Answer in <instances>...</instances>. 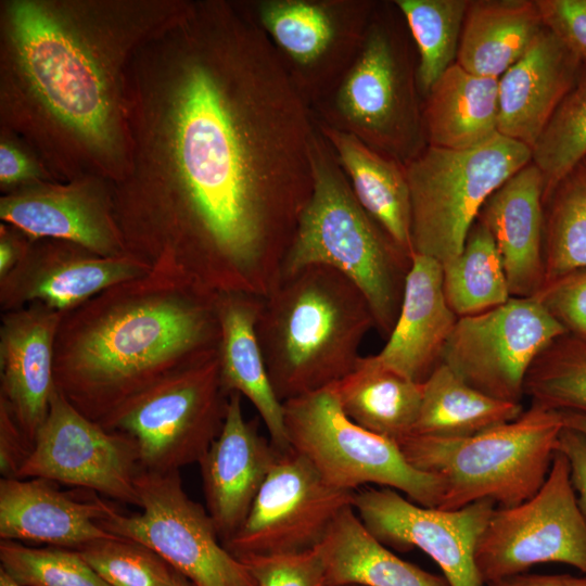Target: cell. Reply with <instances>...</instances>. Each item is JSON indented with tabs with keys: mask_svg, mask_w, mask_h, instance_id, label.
I'll list each match as a JSON object with an SVG mask.
<instances>
[{
	"mask_svg": "<svg viewBox=\"0 0 586 586\" xmlns=\"http://www.w3.org/2000/svg\"><path fill=\"white\" fill-rule=\"evenodd\" d=\"M125 249L215 294L268 296L313 189L315 123L246 1L188 0L127 73Z\"/></svg>",
	"mask_w": 586,
	"mask_h": 586,
	"instance_id": "6da1fadb",
	"label": "cell"
},
{
	"mask_svg": "<svg viewBox=\"0 0 586 586\" xmlns=\"http://www.w3.org/2000/svg\"><path fill=\"white\" fill-rule=\"evenodd\" d=\"M188 0H1L0 129L55 181L129 167L127 73Z\"/></svg>",
	"mask_w": 586,
	"mask_h": 586,
	"instance_id": "7a4b0ae2",
	"label": "cell"
},
{
	"mask_svg": "<svg viewBox=\"0 0 586 586\" xmlns=\"http://www.w3.org/2000/svg\"><path fill=\"white\" fill-rule=\"evenodd\" d=\"M218 295L156 265L65 311L55 388L101 425L155 382L218 353Z\"/></svg>",
	"mask_w": 586,
	"mask_h": 586,
	"instance_id": "3957f363",
	"label": "cell"
},
{
	"mask_svg": "<svg viewBox=\"0 0 586 586\" xmlns=\"http://www.w3.org/2000/svg\"><path fill=\"white\" fill-rule=\"evenodd\" d=\"M372 328L375 322L367 298L340 271L311 265L281 278L263 298L256 323L277 397L284 403L347 377Z\"/></svg>",
	"mask_w": 586,
	"mask_h": 586,
	"instance_id": "277c9868",
	"label": "cell"
},
{
	"mask_svg": "<svg viewBox=\"0 0 586 586\" xmlns=\"http://www.w3.org/2000/svg\"><path fill=\"white\" fill-rule=\"evenodd\" d=\"M310 162L311 193L284 257L281 278L311 265L340 271L362 292L375 329L387 339L400 310L412 257L360 205L316 125Z\"/></svg>",
	"mask_w": 586,
	"mask_h": 586,
	"instance_id": "5b68a950",
	"label": "cell"
},
{
	"mask_svg": "<svg viewBox=\"0 0 586 586\" xmlns=\"http://www.w3.org/2000/svg\"><path fill=\"white\" fill-rule=\"evenodd\" d=\"M410 40L394 1H378L353 64L310 107L317 122L404 165L428 145Z\"/></svg>",
	"mask_w": 586,
	"mask_h": 586,
	"instance_id": "8992f818",
	"label": "cell"
},
{
	"mask_svg": "<svg viewBox=\"0 0 586 586\" xmlns=\"http://www.w3.org/2000/svg\"><path fill=\"white\" fill-rule=\"evenodd\" d=\"M563 428L561 412L531 404L513 421L471 436L409 435L398 446L412 467L441 480L437 508L456 510L484 499L508 508L542 487Z\"/></svg>",
	"mask_w": 586,
	"mask_h": 586,
	"instance_id": "52a82bcc",
	"label": "cell"
},
{
	"mask_svg": "<svg viewBox=\"0 0 586 586\" xmlns=\"http://www.w3.org/2000/svg\"><path fill=\"white\" fill-rule=\"evenodd\" d=\"M531 162L528 146L499 132L467 150L428 144L405 164L413 254L456 258L488 196Z\"/></svg>",
	"mask_w": 586,
	"mask_h": 586,
	"instance_id": "ba28073f",
	"label": "cell"
},
{
	"mask_svg": "<svg viewBox=\"0 0 586 586\" xmlns=\"http://www.w3.org/2000/svg\"><path fill=\"white\" fill-rule=\"evenodd\" d=\"M283 413L291 448L333 487L356 492L373 484L418 505L438 507L441 480L412 467L397 443L353 422L331 386L284 402Z\"/></svg>",
	"mask_w": 586,
	"mask_h": 586,
	"instance_id": "9c48e42d",
	"label": "cell"
},
{
	"mask_svg": "<svg viewBox=\"0 0 586 586\" xmlns=\"http://www.w3.org/2000/svg\"><path fill=\"white\" fill-rule=\"evenodd\" d=\"M228 399L217 353L155 382L101 426L135 441L143 470L180 471L199 463L219 435Z\"/></svg>",
	"mask_w": 586,
	"mask_h": 586,
	"instance_id": "30bf717a",
	"label": "cell"
},
{
	"mask_svg": "<svg viewBox=\"0 0 586 586\" xmlns=\"http://www.w3.org/2000/svg\"><path fill=\"white\" fill-rule=\"evenodd\" d=\"M136 488L140 512L113 511L100 521L105 531L145 545L194 586H257L222 544L207 510L186 493L180 471L142 469Z\"/></svg>",
	"mask_w": 586,
	"mask_h": 586,
	"instance_id": "8fae6325",
	"label": "cell"
},
{
	"mask_svg": "<svg viewBox=\"0 0 586 586\" xmlns=\"http://www.w3.org/2000/svg\"><path fill=\"white\" fill-rule=\"evenodd\" d=\"M373 0H252L249 9L304 102L328 97L356 59Z\"/></svg>",
	"mask_w": 586,
	"mask_h": 586,
	"instance_id": "7c38bea8",
	"label": "cell"
},
{
	"mask_svg": "<svg viewBox=\"0 0 586 586\" xmlns=\"http://www.w3.org/2000/svg\"><path fill=\"white\" fill-rule=\"evenodd\" d=\"M543 563L566 564L586 575V517L560 451L536 494L513 507H496L475 550L484 585Z\"/></svg>",
	"mask_w": 586,
	"mask_h": 586,
	"instance_id": "4fadbf2b",
	"label": "cell"
},
{
	"mask_svg": "<svg viewBox=\"0 0 586 586\" xmlns=\"http://www.w3.org/2000/svg\"><path fill=\"white\" fill-rule=\"evenodd\" d=\"M563 334L564 328L535 297H510L489 310L459 317L442 364L477 391L521 404L532 364Z\"/></svg>",
	"mask_w": 586,
	"mask_h": 586,
	"instance_id": "5bb4252c",
	"label": "cell"
},
{
	"mask_svg": "<svg viewBox=\"0 0 586 586\" xmlns=\"http://www.w3.org/2000/svg\"><path fill=\"white\" fill-rule=\"evenodd\" d=\"M354 493L330 485L303 455L280 451L253 505L224 545L237 558L316 549Z\"/></svg>",
	"mask_w": 586,
	"mask_h": 586,
	"instance_id": "9a60e30c",
	"label": "cell"
},
{
	"mask_svg": "<svg viewBox=\"0 0 586 586\" xmlns=\"http://www.w3.org/2000/svg\"><path fill=\"white\" fill-rule=\"evenodd\" d=\"M142 470L135 441L77 410L56 388L20 479H46L135 505Z\"/></svg>",
	"mask_w": 586,
	"mask_h": 586,
	"instance_id": "2e32d148",
	"label": "cell"
},
{
	"mask_svg": "<svg viewBox=\"0 0 586 586\" xmlns=\"http://www.w3.org/2000/svg\"><path fill=\"white\" fill-rule=\"evenodd\" d=\"M353 508L369 532L386 547L418 548L441 569L449 586H485L475 550L496 505L479 500L456 510L418 505L388 487L365 486Z\"/></svg>",
	"mask_w": 586,
	"mask_h": 586,
	"instance_id": "e0dca14e",
	"label": "cell"
},
{
	"mask_svg": "<svg viewBox=\"0 0 586 586\" xmlns=\"http://www.w3.org/2000/svg\"><path fill=\"white\" fill-rule=\"evenodd\" d=\"M0 219L31 241H66L102 256L127 252L114 215L113 182L102 177L40 181L1 194Z\"/></svg>",
	"mask_w": 586,
	"mask_h": 586,
	"instance_id": "ac0fdd59",
	"label": "cell"
},
{
	"mask_svg": "<svg viewBox=\"0 0 586 586\" xmlns=\"http://www.w3.org/2000/svg\"><path fill=\"white\" fill-rule=\"evenodd\" d=\"M150 270L148 263L128 252L102 256L66 241L35 240L17 266L0 280V304L5 311L41 303L65 313Z\"/></svg>",
	"mask_w": 586,
	"mask_h": 586,
	"instance_id": "d6986e66",
	"label": "cell"
},
{
	"mask_svg": "<svg viewBox=\"0 0 586 586\" xmlns=\"http://www.w3.org/2000/svg\"><path fill=\"white\" fill-rule=\"evenodd\" d=\"M229 395L222 429L199 461L206 510L225 544L240 528L280 451Z\"/></svg>",
	"mask_w": 586,
	"mask_h": 586,
	"instance_id": "ffe728a7",
	"label": "cell"
},
{
	"mask_svg": "<svg viewBox=\"0 0 586 586\" xmlns=\"http://www.w3.org/2000/svg\"><path fill=\"white\" fill-rule=\"evenodd\" d=\"M64 313L33 303L2 315L0 403L34 445L52 394L54 342Z\"/></svg>",
	"mask_w": 586,
	"mask_h": 586,
	"instance_id": "44dd1931",
	"label": "cell"
},
{
	"mask_svg": "<svg viewBox=\"0 0 586 586\" xmlns=\"http://www.w3.org/2000/svg\"><path fill=\"white\" fill-rule=\"evenodd\" d=\"M75 492L46 479L1 477L0 539L79 550L118 537L100 524L116 508L93 492L85 497Z\"/></svg>",
	"mask_w": 586,
	"mask_h": 586,
	"instance_id": "7402d4cb",
	"label": "cell"
},
{
	"mask_svg": "<svg viewBox=\"0 0 586 586\" xmlns=\"http://www.w3.org/2000/svg\"><path fill=\"white\" fill-rule=\"evenodd\" d=\"M583 62L545 27L498 79V132L532 150L573 87Z\"/></svg>",
	"mask_w": 586,
	"mask_h": 586,
	"instance_id": "603a6c76",
	"label": "cell"
},
{
	"mask_svg": "<svg viewBox=\"0 0 586 586\" xmlns=\"http://www.w3.org/2000/svg\"><path fill=\"white\" fill-rule=\"evenodd\" d=\"M457 320L444 294L441 264L413 254L396 323L384 347L369 357L423 383L442 364L444 346Z\"/></svg>",
	"mask_w": 586,
	"mask_h": 586,
	"instance_id": "cb8c5ba5",
	"label": "cell"
},
{
	"mask_svg": "<svg viewBox=\"0 0 586 586\" xmlns=\"http://www.w3.org/2000/svg\"><path fill=\"white\" fill-rule=\"evenodd\" d=\"M544 189L531 162L488 196L476 218L496 243L512 297H534L545 283Z\"/></svg>",
	"mask_w": 586,
	"mask_h": 586,
	"instance_id": "d4e9b609",
	"label": "cell"
},
{
	"mask_svg": "<svg viewBox=\"0 0 586 586\" xmlns=\"http://www.w3.org/2000/svg\"><path fill=\"white\" fill-rule=\"evenodd\" d=\"M263 297L245 293L219 294L218 346L220 382L225 392L246 397L262 418L269 440L278 451L291 448L283 403L270 382L256 332Z\"/></svg>",
	"mask_w": 586,
	"mask_h": 586,
	"instance_id": "484cf974",
	"label": "cell"
},
{
	"mask_svg": "<svg viewBox=\"0 0 586 586\" xmlns=\"http://www.w3.org/2000/svg\"><path fill=\"white\" fill-rule=\"evenodd\" d=\"M314 123L332 148L360 205L412 257L411 200L405 165L351 133L315 118Z\"/></svg>",
	"mask_w": 586,
	"mask_h": 586,
	"instance_id": "4316f807",
	"label": "cell"
},
{
	"mask_svg": "<svg viewBox=\"0 0 586 586\" xmlns=\"http://www.w3.org/2000/svg\"><path fill=\"white\" fill-rule=\"evenodd\" d=\"M316 549L327 586H449L444 576L399 558L379 542L353 506L336 517Z\"/></svg>",
	"mask_w": 586,
	"mask_h": 586,
	"instance_id": "83f0119b",
	"label": "cell"
},
{
	"mask_svg": "<svg viewBox=\"0 0 586 586\" xmlns=\"http://www.w3.org/2000/svg\"><path fill=\"white\" fill-rule=\"evenodd\" d=\"M422 118L429 145L467 150L485 143L498 133V78L454 63L424 97Z\"/></svg>",
	"mask_w": 586,
	"mask_h": 586,
	"instance_id": "f1b7e54d",
	"label": "cell"
},
{
	"mask_svg": "<svg viewBox=\"0 0 586 586\" xmlns=\"http://www.w3.org/2000/svg\"><path fill=\"white\" fill-rule=\"evenodd\" d=\"M544 28L536 0H470L456 63L471 74L499 79Z\"/></svg>",
	"mask_w": 586,
	"mask_h": 586,
	"instance_id": "f546056e",
	"label": "cell"
},
{
	"mask_svg": "<svg viewBox=\"0 0 586 586\" xmlns=\"http://www.w3.org/2000/svg\"><path fill=\"white\" fill-rule=\"evenodd\" d=\"M331 387L344 413L357 425L397 444L412 434L422 383L361 356L355 370Z\"/></svg>",
	"mask_w": 586,
	"mask_h": 586,
	"instance_id": "4dcf8cb0",
	"label": "cell"
},
{
	"mask_svg": "<svg viewBox=\"0 0 586 586\" xmlns=\"http://www.w3.org/2000/svg\"><path fill=\"white\" fill-rule=\"evenodd\" d=\"M522 404L493 398L438 365L422 383V400L411 435L467 437L513 421Z\"/></svg>",
	"mask_w": 586,
	"mask_h": 586,
	"instance_id": "1f68e13d",
	"label": "cell"
},
{
	"mask_svg": "<svg viewBox=\"0 0 586 586\" xmlns=\"http://www.w3.org/2000/svg\"><path fill=\"white\" fill-rule=\"evenodd\" d=\"M442 270L446 301L458 318L489 310L512 297L496 243L479 219L461 253Z\"/></svg>",
	"mask_w": 586,
	"mask_h": 586,
	"instance_id": "d6a6232c",
	"label": "cell"
},
{
	"mask_svg": "<svg viewBox=\"0 0 586 586\" xmlns=\"http://www.w3.org/2000/svg\"><path fill=\"white\" fill-rule=\"evenodd\" d=\"M581 268H586V157L544 198V284Z\"/></svg>",
	"mask_w": 586,
	"mask_h": 586,
	"instance_id": "836d02e7",
	"label": "cell"
},
{
	"mask_svg": "<svg viewBox=\"0 0 586 586\" xmlns=\"http://www.w3.org/2000/svg\"><path fill=\"white\" fill-rule=\"evenodd\" d=\"M470 0H395L417 49V85L424 99L457 60Z\"/></svg>",
	"mask_w": 586,
	"mask_h": 586,
	"instance_id": "e575fe53",
	"label": "cell"
},
{
	"mask_svg": "<svg viewBox=\"0 0 586 586\" xmlns=\"http://www.w3.org/2000/svg\"><path fill=\"white\" fill-rule=\"evenodd\" d=\"M524 395L548 409L586 415V342L568 333L552 341L528 369Z\"/></svg>",
	"mask_w": 586,
	"mask_h": 586,
	"instance_id": "d590c367",
	"label": "cell"
},
{
	"mask_svg": "<svg viewBox=\"0 0 586 586\" xmlns=\"http://www.w3.org/2000/svg\"><path fill=\"white\" fill-rule=\"evenodd\" d=\"M586 157V61L532 149L544 177V198Z\"/></svg>",
	"mask_w": 586,
	"mask_h": 586,
	"instance_id": "8d00e7d4",
	"label": "cell"
},
{
	"mask_svg": "<svg viewBox=\"0 0 586 586\" xmlns=\"http://www.w3.org/2000/svg\"><path fill=\"white\" fill-rule=\"evenodd\" d=\"M0 568L24 586H111L78 550L0 539Z\"/></svg>",
	"mask_w": 586,
	"mask_h": 586,
	"instance_id": "74e56055",
	"label": "cell"
},
{
	"mask_svg": "<svg viewBox=\"0 0 586 586\" xmlns=\"http://www.w3.org/2000/svg\"><path fill=\"white\" fill-rule=\"evenodd\" d=\"M111 586H176L178 572L161 556L138 542L100 539L78 550Z\"/></svg>",
	"mask_w": 586,
	"mask_h": 586,
	"instance_id": "f35d334b",
	"label": "cell"
},
{
	"mask_svg": "<svg viewBox=\"0 0 586 586\" xmlns=\"http://www.w3.org/2000/svg\"><path fill=\"white\" fill-rule=\"evenodd\" d=\"M257 586H327L317 549L289 556L239 558Z\"/></svg>",
	"mask_w": 586,
	"mask_h": 586,
	"instance_id": "ab89813d",
	"label": "cell"
},
{
	"mask_svg": "<svg viewBox=\"0 0 586 586\" xmlns=\"http://www.w3.org/2000/svg\"><path fill=\"white\" fill-rule=\"evenodd\" d=\"M534 297L568 334L586 342V268L544 284Z\"/></svg>",
	"mask_w": 586,
	"mask_h": 586,
	"instance_id": "60d3db41",
	"label": "cell"
},
{
	"mask_svg": "<svg viewBox=\"0 0 586 586\" xmlns=\"http://www.w3.org/2000/svg\"><path fill=\"white\" fill-rule=\"evenodd\" d=\"M48 180L54 179L30 148L14 133L0 129L1 194Z\"/></svg>",
	"mask_w": 586,
	"mask_h": 586,
	"instance_id": "b9f144b4",
	"label": "cell"
},
{
	"mask_svg": "<svg viewBox=\"0 0 586 586\" xmlns=\"http://www.w3.org/2000/svg\"><path fill=\"white\" fill-rule=\"evenodd\" d=\"M545 27L586 61V0H536Z\"/></svg>",
	"mask_w": 586,
	"mask_h": 586,
	"instance_id": "7bdbcfd3",
	"label": "cell"
},
{
	"mask_svg": "<svg viewBox=\"0 0 586 586\" xmlns=\"http://www.w3.org/2000/svg\"><path fill=\"white\" fill-rule=\"evenodd\" d=\"M31 448L8 408L0 403V472L2 477H16Z\"/></svg>",
	"mask_w": 586,
	"mask_h": 586,
	"instance_id": "ee69618b",
	"label": "cell"
},
{
	"mask_svg": "<svg viewBox=\"0 0 586 586\" xmlns=\"http://www.w3.org/2000/svg\"><path fill=\"white\" fill-rule=\"evenodd\" d=\"M558 451L562 453L569 462L577 502L586 517V435L564 426L559 435Z\"/></svg>",
	"mask_w": 586,
	"mask_h": 586,
	"instance_id": "f6af8a7d",
	"label": "cell"
},
{
	"mask_svg": "<svg viewBox=\"0 0 586 586\" xmlns=\"http://www.w3.org/2000/svg\"><path fill=\"white\" fill-rule=\"evenodd\" d=\"M31 240L16 228L0 224V280L7 277L25 256Z\"/></svg>",
	"mask_w": 586,
	"mask_h": 586,
	"instance_id": "bcb514c9",
	"label": "cell"
},
{
	"mask_svg": "<svg viewBox=\"0 0 586 586\" xmlns=\"http://www.w3.org/2000/svg\"><path fill=\"white\" fill-rule=\"evenodd\" d=\"M486 586H586V575L523 572L491 582Z\"/></svg>",
	"mask_w": 586,
	"mask_h": 586,
	"instance_id": "7dc6e473",
	"label": "cell"
},
{
	"mask_svg": "<svg viewBox=\"0 0 586 586\" xmlns=\"http://www.w3.org/2000/svg\"><path fill=\"white\" fill-rule=\"evenodd\" d=\"M561 415L564 426L573 429L586 435V415L574 412H561Z\"/></svg>",
	"mask_w": 586,
	"mask_h": 586,
	"instance_id": "c3c4849f",
	"label": "cell"
},
{
	"mask_svg": "<svg viewBox=\"0 0 586 586\" xmlns=\"http://www.w3.org/2000/svg\"><path fill=\"white\" fill-rule=\"evenodd\" d=\"M0 586H24L0 568Z\"/></svg>",
	"mask_w": 586,
	"mask_h": 586,
	"instance_id": "681fc988",
	"label": "cell"
},
{
	"mask_svg": "<svg viewBox=\"0 0 586 586\" xmlns=\"http://www.w3.org/2000/svg\"><path fill=\"white\" fill-rule=\"evenodd\" d=\"M176 586H194V585L187 577H184L182 574L179 573Z\"/></svg>",
	"mask_w": 586,
	"mask_h": 586,
	"instance_id": "f907efd6",
	"label": "cell"
},
{
	"mask_svg": "<svg viewBox=\"0 0 586 586\" xmlns=\"http://www.w3.org/2000/svg\"><path fill=\"white\" fill-rule=\"evenodd\" d=\"M346 586H357V585H346Z\"/></svg>",
	"mask_w": 586,
	"mask_h": 586,
	"instance_id": "816d5d0a",
	"label": "cell"
}]
</instances>
